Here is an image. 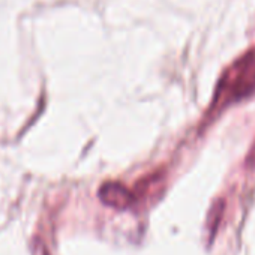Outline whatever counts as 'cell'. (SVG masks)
Wrapping results in <instances>:
<instances>
[{
    "label": "cell",
    "instance_id": "obj_2",
    "mask_svg": "<svg viewBox=\"0 0 255 255\" xmlns=\"http://www.w3.org/2000/svg\"><path fill=\"white\" fill-rule=\"evenodd\" d=\"M99 198L104 204L114 209H128L134 203V194L117 182L102 185V188L99 189Z\"/></svg>",
    "mask_w": 255,
    "mask_h": 255
},
{
    "label": "cell",
    "instance_id": "obj_1",
    "mask_svg": "<svg viewBox=\"0 0 255 255\" xmlns=\"http://www.w3.org/2000/svg\"><path fill=\"white\" fill-rule=\"evenodd\" d=\"M255 90V50L237 60L219 83L215 105H225Z\"/></svg>",
    "mask_w": 255,
    "mask_h": 255
},
{
    "label": "cell",
    "instance_id": "obj_3",
    "mask_svg": "<svg viewBox=\"0 0 255 255\" xmlns=\"http://www.w3.org/2000/svg\"><path fill=\"white\" fill-rule=\"evenodd\" d=\"M249 162H251V164H255V147L252 149V153H251V156H249Z\"/></svg>",
    "mask_w": 255,
    "mask_h": 255
}]
</instances>
